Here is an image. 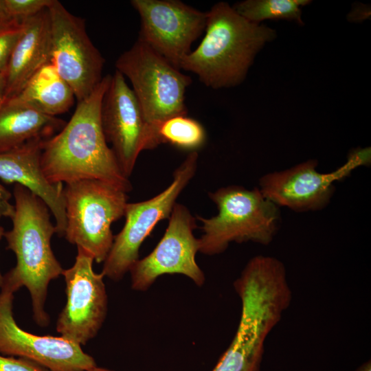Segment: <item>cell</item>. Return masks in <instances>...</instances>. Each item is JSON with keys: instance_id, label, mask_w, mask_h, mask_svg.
<instances>
[{"instance_id": "obj_11", "label": "cell", "mask_w": 371, "mask_h": 371, "mask_svg": "<svg viewBox=\"0 0 371 371\" xmlns=\"http://www.w3.org/2000/svg\"><path fill=\"white\" fill-rule=\"evenodd\" d=\"M74 265L63 269L66 304L58 317L56 331L80 346L95 337L107 313L108 297L104 274L93 269L94 259L77 247Z\"/></svg>"}, {"instance_id": "obj_14", "label": "cell", "mask_w": 371, "mask_h": 371, "mask_svg": "<svg viewBox=\"0 0 371 371\" xmlns=\"http://www.w3.org/2000/svg\"><path fill=\"white\" fill-rule=\"evenodd\" d=\"M16 291L3 281L0 289V354L34 361L49 371H88L96 366L81 346L64 337L37 335L21 328L13 316Z\"/></svg>"}, {"instance_id": "obj_5", "label": "cell", "mask_w": 371, "mask_h": 371, "mask_svg": "<svg viewBox=\"0 0 371 371\" xmlns=\"http://www.w3.org/2000/svg\"><path fill=\"white\" fill-rule=\"evenodd\" d=\"M209 196L218 213L207 218L196 217L202 223L199 252L212 256L225 251L231 243L267 245L273 240L281 223L280 209L258 188L229 186Z\"/></svg>"}, {"instance_id": "obj_2", "label": "cell", "mask_w": 371, "mask_h": 371, "mask_svg": "<svg viewBox=\"0 0 371 371\" xmlns=\"http://www.w3.org/2000/svg\"><path fill=\"white\" fill-rule=\"evenodd\" d=\"M234 286L241 301L240 322L212 371H259L266 338L291 302L285 267L276 258L256 256Z\"/></svg>"}, {"instance_id": "obj_1", "label": "cell", "mask_w": 371, "mask_h": 371, "mask_svg": "<svg viewBox=\"0 0 371 371\" xmlns=\"http://www.w3.org/2000/svg\"><path fill=\"white\" fill-rule=\"evenodd\" d=\"M111 75L103 77L92 93L78 102L69 121L44 140L41 165L52 183L97 179L128 192L131 183L108 146L101 122V106Z\"/></svg>"}, {"instance_id": "obj_23", "label": "cell", "mask_w": 371, "mask_h": 371, "mask_svg": "<svg viewBox=\"0 0 371 371\" xmlns=\"http://www.w3.org/2000/svg\"><path fill=\"white\" fill-rule=\"evenodd\" d=\"M52 2V0H3L8 16L21 21L47 8Z\"/></svg>"}, {"instance_id": "obj_6", "label": "cell", "mask_w": 371, "mask_h": 371, "mask_svg": "<svg viewBox=\"0 0 371 371\" xmlns=\"http://www.w3.org/2000/svg\"><path fill=\"white\" fill-rule=\"evenodd\" d=\"M115 67L130 80L158 146V125L172 116L187 114L185 94L191 78L139 38L119 56Z\"/></svg>"}, {"instance_id": "obj_28", "label": "cell", "mask_w": 371, "mask_h": 371, "mask_svg": "<svg viewBox=\"0 0 371 371\" xmlns=\"http://www.w3.org/2000/svg\"><path fill=\"white\" fill-rule=\"evenodd\" d=\"M356 371H371L370 361H366L359 366Z\"/></svg>"}, {"instance_id": "obj_3", "label": "cell", "mask_w": 371, "mask_h": 371, "mask_svg": "<svg viewBox=\"0 0 371 371\" xmlns=\"http://www.w3.org/2000/svg\"><path fill=\"white\" fill-rule=\"evenodd\" d=\"M205 31L179 69L195 74L212 89L240 84L258 52L276 37L275 30L247 20L226 2H218L207 12Z\"/></svg>"}, {"instance_id": "obj_4", "label": "cell", "mask_w": 371, "mask_h": 371, "mask_svg": "<svg viewBox=\"0 0 371 371\" xmlns=\"http://www.w3.org/2000/svg\"><path fill=\"white\" fill-rule=\"evenodd\" d=\"M14 213L12 228L4 233L7 249L16 258V264L3 281L16 291L28 290L33 317L41 326L49 323L44 309L49 282L62 275L63 269L54 256L51 239L56 233L46 204L25 187L15 183L13 189Z\"/></svg>"}, {"instance_id": "obj_16", "label": "cell", "mask_w": 371, "mask_h": 371, "mask_svg": "<svg viewBox=\"0 0 371 371\" xmlns=\"http://www.w3.org/2000/svg\"><path fill=\"white\" fill-rule=\"evenodd\" d=\"M45 139L29 140L0 153V179L5 183L19 184L40 198L53 214L56 233L63 236L66 228L65 204L62 183H52L41 165Z\"/></svg>"}, {"instance_id": "obj_7", "label": "cell", "mask_w": 371, "mask_h": 371, "mask_svg": "<svg viewBox=\"0 0 371 371\" xmlns=\"http://www.w3.org/2000/svg\"><path fill=\"white\" fill-rule=\"evenodd\" d=\"M66 240L105 260L113 243L111 225L124 216L127 192L104 181L85 179L66 183L63 190Z\"/></svg>"}, {"instance_id": "obj_9", "label": "cell", "mask_w": 371, "mask_h": 371, "mask_svg": "<svg viewBox=\"0 0 371 371\" xmlns=\"http://www.w3.org/2000/svg\"><path fill=\"white\" fill-rule=\"evenodd\" d=\"M371 161L370 148L351 152L346 161L336 170L319 172L318 161L309 159L290 168L267 173L259 180V190L278 207L296 212L318 211L330 203L335 191L334 183L348 177L358 167Z\"/></svg>"}, {"instance_id": "obj_26", "label": "cell", "mask_w": 371, "mask_h": 371, "mask_svg": "<svg viewBox=\"0 0 371 371\" xmlns=\"http://www.w3.org/2000/svg\"><path fill=\"white\" fill-rule=\"evenodd\" d=\"M7 100V82L5 75L0 72V106Z\"/></svg>"}, {"instance_id": "obj_22", "label": "cell", "mask_w": 371, "mask_h": 371, "mask_svg": "<svg viewBox=\"0 0 371 371\" xmlns=\"http://www.w3.org/2000/svg\"><path fill=\"white\" fill-rule=\"evenodd\" d=\"M23 30V22L21 20L10 19L0 23V72L5 75Z\"/></svg>"}, {"instance_id": "obj_21", "label": "cell", "mask_w": 371, "mask_h": 371, "mask_svg": "<svg viewBox=\"0 0 371 371\" xmlns=\"http://www.w3.org/2000/svg\"><path fill=\"white\" fill-rule=\"evenodd\" d=\"M307 0H246L236 3L233 8L247 20L260 23L267 19H285L303 24L301 7Z\"/></svg>"}, {"instance_id": "obj_12", "label": "cell", "mask_w": 371, "mask_h": 371, "mask_svg": "<svg viewBox=\"0 0 371 371\" xmlns=\"http://www.w3.org/2000/svg\"><path fill=\"white\" fill-rule=\"evenodd\" d=\"M168 219L166 232L155 249L129 270L131 287L135 291H146L165 274L184 275L197 286L205 282L204 273L196 261L199 251V238L194 235L196 218L186 206L177 203Z\"/></svg>"}, {"instance_id": "obj_10", "label": "cell", "mask_w": 371, "mask_h": 371, "mask_svg": "<svg viewBox=\"0 0 371 371\" xmlns=\"http://www.w3.org/2000/svg\"><path fill=\"white\" fill-rule=\"evenodd\" d=\"M51 60L71 87L78 102L87 98L103 78L104 60L89 38L85 21L57 0L48 7Z\"/></svg>"}, {"instance_id": "obj_8", "label": "cell", "mask_w": 371, "mask_h": 371, "mask_svg": "<svg viewBox=\"0 0 371 371\" xmlns=\"http://www.w3.org/2000/svg\"><path fill=\"white\" fill-rule=\"evenodd\" d=\"M198 158L196 151L190 152L175 170L170 184L155 196L127 203L124 227L114 236L111 248L103 262L102 273L104 276L120 280L139 260L142 243L159 221L170 217L178 196L194 176Z\"/></svg>"}, {"instance_id": "obj_13", "label": "cell", "mask_w": 371, "mask_h": 371, "mask_svg": "<svg viewBox=\"0 0 371 371\" xmlns=\"http://www.w3.org/2000/svg\"><path fill=\"white\" fill-rule=\"evenodd\" d=\"M141 25L138 38L179 69L192 43L205 31L207 12L179 0H132Z\"/></svg>"}, {"instance_id": "obj_15", "label": "cell", "mask_w": 371, "mask_h": 371, "mask_svg": "<svg viewBox=\"0 0 371 371\" xmlns=\"http://www.w3.org/2000/svg\"><path fill=\"white\" fill-rule=\"evenodd\" d=\"M100 115L106 139L128 178L140 153L157 146L132 89L117 70L104 93Z\"/></svg>"}, {"instance_id": "obj_27", "label": "cell", "mask_w": 371, "mask_h": 371, "mask_svg": "<svg viewBox=\"0 0 371 371\" xmlns=\"http://www.w3.org/2000/svg\"><path fill=\"white\" fill-rule=\"evenodd\" d=\"M10 19L5 10L3 0H0V23Z\"/></svg>"}, {"instance_id": "obj_24", "label": "cell", "mask_w": 371, "mask_h": 371, "mask_svg": "<svg viewBox=\"0 0 371 371\" xmlns=\"http://www.w3.org/2000/svg\"><path fill=\"white\" fill-rule=\"evenodd\" d=\"M0 371H49L29 359L0 354Z\"/></svg>"}, {"instance_id": "obj_17", "label": "cell", "mask_w": 371, "mask_h": 371, "mask_svg": "<svg viewBox=\"0 0 371 371\" xmlns=\"http://www.w3.org/2000/svg\"><path fill=\"white\" fill-rule=\"evenodd\" d=\"M23 33L5 74L7 100L16 95L31 77L51 60V27L48 8L23 20Z\"/></svg>"}, {"instance_id": "obj_25", "label": "cell", "mask_w": 371, "mask_h": 371, "mask_svg": "<svg viewBox=\"0 0 371 371\" xmlns=\"http://www.w3.org/2000/svg\"><path fill=\"white\" fill-rule=\"evenodd\" d=\"M11 194L0 183V218H12L14 213V205L10 203Z\"/></svg>"}, {"instance_id": "obj_30", "label": "cell", "mask_w": 371, "mask_h": 371, "mask_svg": "<svg viewBox=\"0 0 371 371\" xmlns=\"http://www.w3.org/2000/svg\"><path fill=\"white\" fill-rule=\"evenodd\" d=\"M88 371H114V370H110V369H108V368H102V367H98V366H96L92 368L91 369H90Z\"/></svg>"}, {"instance_id": "obj_20", "label": "cell", "mask_w": 371, "mask_h": 371, "mask_svg": "<svg viewBox=\"0 0 371 371\" xmlns=\"http://www.w3.org/2000/svg\"><path fill=\"white\" fill-rule=\"evenodd\" d=\"M159 144H169L179 149L196 151L205 143L206 131L197 120L186 115L169 117L157 127Z\"/></svg>"}, {"instance_id": "obj_29", "label": "cell", "mask_w": 371, "mask_h": 371, "mask_svg": "<svg viewBox=\"0 0 371 371\" xmlns=\"http://www.w3.org/2000/svg\"><path fill=\"white\" fill-rule=\"evenodd\" d=\"M4 233L5 232H4L3 227L0 226V240L2 238V236H4ZM3 276L1 275V273L0 271V289L3 284Z\"/></svg>"}, {"instance_id": "obj_18", "label": "cell", "mask_w": 371, "mask_h": 371, "mask_svg": "<svg viewBox=\"0 0 371 371\" xmlns=\"http://www.w3.org/2000/svg\"><path fill=\"white\" fill-rule=\"evenodd\" d=\"M65 124L56 117L6 101L0 106V153L33 139H47L61 130Z\"/></svg>"}, {"instance_id": "obj_19", "label": "cell", "mask_w": 371, "mask_h": 371, "mask_svg": "<svg viewBox=\"0 0 371 371\" xmlns=\"http://www.w3.org/2000/svg\"><path fill=\"white\" fill-rule=\"evenodd\" d=\"M74 98L71 87L49 62L31 77L16 95L6 101L25 105L41 113L56 117L67 111Z\"/></svg>"}]
</instances>
